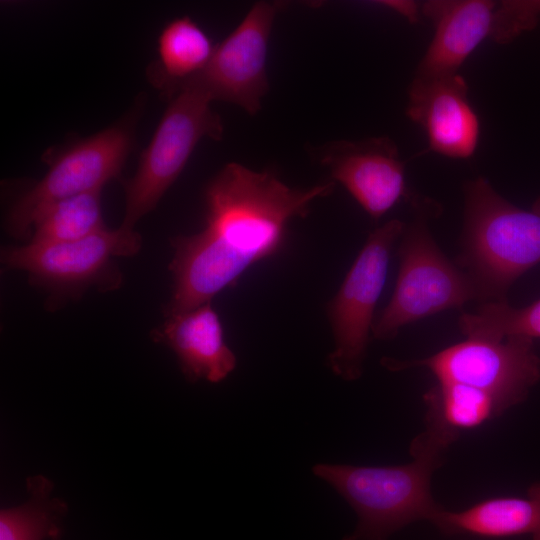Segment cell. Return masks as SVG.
Segmentation results:
<instances>
[{
    "label": "cell",
    "instance_id": "obj_3",
    "mask_svg": "<svg viewBox=\"0 0 540 540\" xmlns=\"http://www.w3.org/2000/svg\"><path fill=\"white\" fill-rule=\"evenodd\" d=\"M458 266L482 303L506 301L513 283L540 263V197L530 209L510 203L483 177L463 188Z\"/></svg>",
    "mask_w": 540,
    "mask_h": 540
},
{
    "label": "cell",
    "instance_id": "obj_8",
    "mask_svg": "<svg viewBox=\"0 0 540 540\" xmlns=\"http://www.w3.org/2000/svg\"><path fill=\"white\" fill-rule=\"evenodd\" d=\"M381 363L391 371L426 368L438 382L483 390L505 409L523 401L540 380V357L533 340L520 336L502 340L466 338L425 358L385 357Z\"/></svg>",
    "mask_w": 540,
    "mask_h": 540
},
{
    "label": "cell",
    "instance_id": "obj_11",
    "mask_svg": "<svg viewBox=\"0 0 540 540\" xmlns=\"http://www.w3.org/2000/svg\"><path fill=\"white\" fill-rule=\"evenodd\" d=\"M372 219L384 216L408 198L405 165L395 143L387 137L359 141L336 140L312 149Z\"/></svg>",
    "mask_w": 540,
    "mask_h": 540
},
{
    "label": "cell",
    "instance_id": "obj_7",
    "mask_svg": "<svg viewBox=\"0 0 540 540\" xmlns=\"http://www.w3.org/2000/svg\"><path fill=\"white\" fill-rule=\"evenodd\" d=\"M405 224L392 219L372 231L327 306L334 338L331 371L346 381L361 377L374 312L387 278L391 249Z\"/></svg>",
    "mask_w": 540,
    "mask_h": 540
},
{
    "label": "cell",
    "instance_id": "obj_18",
    "mask_svg": "<svg viewBox=\"0 0 540 540\" xmlns=\"http://www.w3.org/2000/svg\"><path fill=\"white\" fill-rule=\"evenodd\" d=\"M28 499L1 509L0 540H58L68 511L67 503L52 496L53 482L43 475L27 478Z\"/></svg>",
    "mask_w": 540,
    "mask_h": 540
},
{
    "label": "cell",
    "instance_id": "obj_4",
    "mask_svg": "<svg viewBox=\"0 0 540 540\" xmlns=\"http://www.w3.org/2000/svg\"><path fill=\"white\" fill-rule=\"evenodd\" d=\"M413 206L416 216L401 235L392 297L373 325V337L379 340H391L406 325L478 300L471 278L443 254L428 229L427 220L438 213V205L414 198Z\"/></svg>",
    "mask_w": 540,
    "mask_h": 540
},
{
    "label": "cell",
    "instance_id": "obj_1",
    "mask_svg": "<svg viewBox=\"0 0 540 540\" xmlns=\"http://www.w3.org/2000/svg\"><path fill=\"white\" fill-rule=\"evenodd\" d=\"M334 181L292 188L270 171L228 163L207 184L205 225L174 237L173 289L165 315L182 313L235 286L243 273L283 247L289 222L332 193Z\"/></svg>",
    "mask_w": 540,
    "mask_h": 540
},
{
    "label": "cell",
    "instance_id": "obj_10",
    "mask_svg": "<svg viewBox=\"0 0 540 540\" xmlns=\"http://www.w3.org/2000/svg\"><path fill=\"white\" fill-rule=\"evenodd\" d=\"M281 7L276 2L255 3L239 25L215 46L204 69L176 84L169 98L182 87H195L212 102L232 103L255 115L269 90V39Z\"/></svg>",
    "mask_w": 540,
    "mask_h": 540
},
{
    "label": "cell",
    "instance_id": "obj_20",
    "mask_svg": "<svg viewBox=\"0 0 540 540\" xmlns=\"http://www.w3.org/2000/svg\"><path fill=\"white\" fill-rule=\"evenodd\" d=\"M458 327L466 338H540V299L521 308L513 307L507 301L482 303L475 312L463 313Z\"/></svg>",
    "mask_w": 540,
    "mask_h": 540
},
{
    "label": "cell",
    "instance_id": "obj_21",
    "mask_svg": "<svg viewBox=\"0 0 540 540\" xmlns=\"http://www.w3.org/2000/svg\"><path fill=\"white\" fill-rule=\"evenodd\" d=\"M383 6L395 10L408 20L415 22L418 19L417 5L410 1H385L381 2Z\"/></svg>",
    "mask_w": 540,
    "mask_h": 540
},
{
    "label": "cell",
    "instance_id": "obj_6",
    "mask_svg": "<svg viewBox=\"0 0 540 540\" xmlns=\"http://www.w3.org/2000/svg\"><path fill=\"white\" fill-rule=\"evenodd\" d=\"M133 142L132 125L122 122L46 155L47 173L13 202L5 217L6 231L17 239L30 237L35 219L50 205L101 191L119 176Z\"/></svg>",
    "mask_w": 540,
    "mask_h": 540
},
{
    "label": "cell",
    "instance_id": "obj_19",
    "mask_svg": "<svg viewBox=\"0 0 540 540\" xmlns=\"http://www.w3.org/2000/svg\"><path fill=\"white\" fill-rule=\"evenodd\" d=\"M105 228L101 191L87 192L57 201L43 210L32 225L29 242H71Z\"/></svg>",
    "mask_w": 540,
    "mask_h": 540
},
{
    "label": "cell",
    "instance_id": "obj_14",
    "mask_svg": "<svg viewBox=\"0 0 540 540\" xmlns=\"http://www.w3.org/2000/svg\"><path fill=\"white\" fill-rule=\"evenodd\" d=\"M152 336L171 348L187 381L218 383L236 367V356L224 340L223 327L211 302L166 316Z\"/></svg>",
    "mask_w": 540,
    "mask_h": 540
},
{
    "label": "cell",
    "instance_id": "obj_5",
    "mask_svg": "<svg viewBox=\"0 0 540 540\" xmlns=\"http://www.w3.org/2000/svg\"><path fill=\"white\" fill-rule=\"evenodd\" d=\"M211 103L195 87H182L170 98L150 143L141 154L135 174L123 182L125 210L120 226L134 229L156 207L201 139L221 140L223 123Z\"/></svg>",
    "mask_w": 540,
    "mask_h": 540
},
{
    "label": "cell",
    "instance_id": "obj_16",
    "mask_svg": "<svg viewBox=\"0 0 540 540\" xmlns=\"http://www.w3.org/2000/svg\"><path fill=\"white\" fill-rule=\"evenodd\" d=\"M215 46L190 17L169 22L158 38V61L148 68V78L165 96L176 84L198 74L208 64Z\"/></svg>",
    "mask_w": 540,
    "mask_h": 540
},
{
    "label": "cell",
    "instance_id": "obj_13",
    "mask_svg": "<svg viewBox=\"0 0 540 540\" xmlns=\"http://www.w3.org/2000/svg\"><path fill=\"white\" fill-rule=\"evenodd\" d=\"M497 3L488 0L427 1L422 12L434 24V36L415 77L430 79L459 74L469 55L492 36Z\"/></svg>",
    "mask_w": 540,
    "mask_h": 540
},
{
    "label": "cell",
    "instance_id": "obj_15",
    "mask_svg": "<svg viewBox=\"0 0 540 540\" xmlns=\"http://www.w3.org/2000/svg\"><path fill=\"white\" fill-rule=\"evenodd\" d=\"M431 523L447 535H530L532 540H540V482L533 484L524 497H493L460 511L442 507Z\"/></svg>",
    "mask_w": 540,
    "mask_h": 540
},
{
    "label": "cell",
    "instance_id": "obj_17",
    "mask_svg": "<svg viewBox=\"0 0 540 540\" xmlns=\"http://www.w3.org/2000/svg\"><path fill=\"white\" fill-rule=\"evenodd\" d=\"M426 430L451 444L462 431L477 428L506 409L491 394L463 384L437 382L424 395Z\"/></svg>",
    "mask_w": 540,
    "mask_h": 540
},
{
    "label": "cell",
    "instance_id": "obj_12",
    "mask_svg": "<svg viewBox=\"0 0 540 540\" xmlns=\"http://www.w3.org/2000/svg\"><path fill=\"white\" fill-rule=\"evenodd\" d=\"M406 111L424 130L431 151L454 159L474 154L480 138V121L460 74L430 79L414 77Z\"/></svg>",
    "mask_w": 540,
    "mask_h": 540
},
{
    "label": "cell",
    "instance_id": "obj_2",
    "mask_svg": "<svg viewBox=\"0 0 540 540\" xmlns=\"http://www.w3.org/2000/svg\"><path fill=\"white\" fill-rule=\"evenodd\" d=\"M448 447L424 431L412 441L413 459L407 464H316L312 472L329 483L357 514L355 530L343 540H388L413 522H431L442 508L433 499L431 478Z\"/></svg>",
    "mask_w": 540,
    "mask_h": 540
},
{
    "label": "cell",
    "instance_id": "obj_9",
    "mask_svg": "<svg viewBox=\"0 0 540 540\" xmlns=\"http://www.w3.org/2000/svg\"><path fill=\"white\" fill-rule=\"evenodd\" d=\"M140 248L141 236L119 226L71 242L5 247L1 261L8 268L27 272L31 281L53 296L76 297L95 285L116 288L121 276L113 259L135 255Z\"/></svg>",
    "mask_w": 540,
    "mask_h": 540
}]
</instances>
